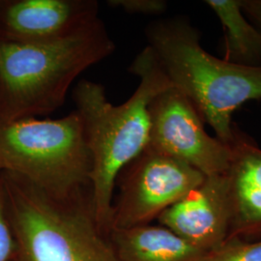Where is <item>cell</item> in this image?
<instances>
[{"mask_svg":"<svg viewBox=\"0 0 261 261\" xmlns=\"http://www.w3.org/2000/svg\"><path fill=\"white\" fill-rule=\"evenodd\" d=\"M140 83L130 98L112 105L103 85L83 79L75 84L73 100L84 125L91 157L89 185L94 216L110 232L112 202L120 172L147 148L149 106L162 91L172 86L149 47H144L130 67Z\"/></svg>","mask_w":261,"mask_h":261,"instance_id":"obj_1","label":"cell"},{"mask_svg":"<svg viewBox=\"0 0 261 261\" xmlns=\"http://www.w3.org/2000/svg\"><path fill=\"white\" fill-rule=\"evenodd\" d=\"M114 50L101 18L55 40L0 39V123L37 118L58 110L75 80Z\"/></svg>","mask_w":261,"mask_h":261,"instance_id":"obj_2","label":"cell"},{"mask_svg":"<svg viewBox=\"0 0 261 261\" xmlns=\"http://www.w3.org/2000/svg\"><path fill=\"white\" fill-rule=\"evenodd\" d=\"M145 36L172 86L196 107L216 138L230 145L234 112L248 101L261 99V68L235 65L210 55L198 29L184 17L153 21Z\"/></svg>","mask_w":261,"mask_h":261,"instance_id":"obj_3","label":"cell"},{"mask_svg":"<svg viewBox=\"0 0 261 261\" xmlns=\"http://www.w3.org/2000/svg\"><path fill=\"white\" fill-rule=\"evenodd\" d=\"M1 172L17 246L14 261H119L95 219L90 193L60 198Z\"/></svg>","mask_w":261,"mask_h":261,"instance_id":"obj_4","label":"cell"},{"mask_svg":"<svg viewBox=\"0 0 261 261\" xmlns=\"http://www.w3.org/2000/svg\"><path fill=\"white\" fill-rule=\"evenodd\" d=\"M0 171L60 198L90 193L91 157L77 112L0 123Z\"/></svg>","mask_w":261,"mask_h":261,"instance_id":"obj_5","label":"cell"},{"mask_svg":"<svg viewBox=\"0 0 261 261\" xmlns=\"http://www.w3.org/2000/svg\"><path fill=\"white\" fill-rule=\"evenodd\" d=\"M205 177L184 162L144 150L117 178L110 232L150 224Z\"/></svg>","mask_w":261,"mask_h":261,"instance_id":"obj_6","label":"cell"},{"mask_svg":"<svg viewBox=\"0 0 261 261\" xmlns=\"http://www.w3.org/2000/svg\"><path fill=\"white\" fill-rule=\"evenodd\" d=\"M146 149L184 162L205 176L225 173L231 148L204 129V120L184 94L171 86L150 103Z\"/></svg>","mask_w":261,"mask_h":261,"instance_id":"obj_7","label":"cell"},{"mask_svg":"<svg viewBox=\"0 0 261 261\" xmlns=\"http://www.w3.org/2000/svg\"><path fill=\"white\" fill-rule=\"evenodd\" d=\"M159 224L192 245L211 252L225 243L232 224L228 180L225 173L204 181L158 217Z\"/></svg>","mask_w":261,"mask_h":261,"instance_id":"obj_8","label":"cell"},{"mask_svg":"<svg viewBox=\"0 0 261 261\" xmlns=\"http://www.w3.org/2000/svg\"><path fill=\"white\" fill-rule=\"evenodd\" d=\"M97 0H0V39L40 42L66 37L100 19Z\"/></svg>","mask_w":261,"mask_h":261,"instance_id":"obj_9","label":"cell"},{"mask_svg":"<svg viewBox=\"0 0 261 261\" xmlns=\"http://www.w3.org/2000/svg\"><path fill=\"white\" fill-rule=\"evenodd\" d=\"M228 180L232 224L261 226V148L237 127L234 130Z\"/></svg>","mask_w":261,"mask_h":261,"instance_id":"obj_10","label":"cell"},{"mask_svg":"<svg viewBox=\"0 0 261 261\" xmlns=\"http://www.w3.org/2000/svg\"><path fill=\"white\" fill-rule=\"evenodd\" d=\"M109 235L119 261H206L209 253L161 224L114 230Z\"/></svg>","mask_w":261,"mask_h":261,"instance_id":"obj_11","label":"cell"},{"mask_svg":"<svg viewBox=\"0 0 261 261\" xmlns=\"http://www.w3.org/2000/svg\"><path fill=\"white\" fill-rule=\"evenodd\" d=\"M224 33L223 59L235 65L261 68V33L248 19L241 0H207Z\"/></svg>","mask_w":261,"mask_h":261,"instance_id":"obj_12","label":"cell"},{"mask_svg":"<svg viewBox=\"0 0 261 261\" xmlns=\"http://www.w3.org/2000/svg\"><path fill=\"white\" fill-rule=\"evenodd\" d=\"M206 261H261V241L224 243L209 252Z\"/></svg>","mask_w":261,"mask_h":261,"instance_id":"obj_13","label":"cell"},{"mask_svg":"<svg viewBox=\"0 0 261 261\" xmlns=\"http://www.w3.org/2000/svg\"><path fill=\"white\" fill-rule=\"evenodd\" d=\"M16 250V240L7 210L4 180L0 171V261H14Z\"/></svg>","mask_w":261,"mask_h":261,"instance_id":"obj_14","label":"cell"},{"mask_svg":"<svg viewBox=\"0 0 261 261\" xmlns=\"http://www.w3.org/2000/svg\"><path fill=\"white\" fill-rule=\"evenodd\" d=\"M108 5L119 8L128 14L159 16L166 12L168 4L165 0H109Z\"/></svg>","mask_w":261,"mask_h":261,"instance_id":"obj_15","label":"cell"},{"mask_svg":"<svg viewBox=\"0 0 261 261\" xmlns=\"http://www.w3.org/2000/svg\"><path fill=\"white\" fill-rule=\"evenodd\" d=\"M241 7L245 16L261 33V0H241Z\"/></svg>","mask_w":261,"mask_h":261,"instance_id":"obj_16","label":"cell"}]
</instances>
